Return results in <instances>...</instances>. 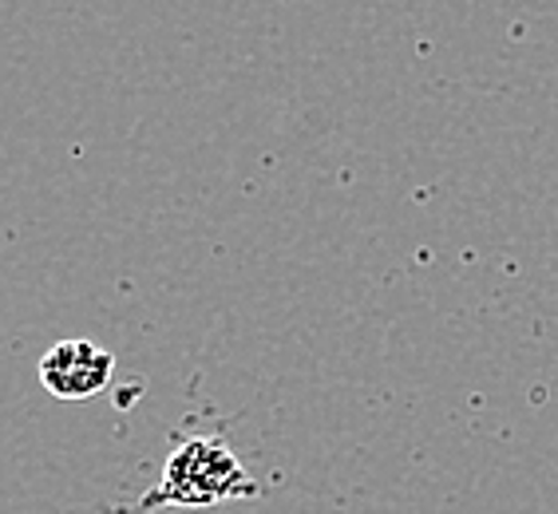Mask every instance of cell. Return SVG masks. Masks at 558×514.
I'll list each match as a JSON object with an SVG mask.
<instances>
[{
	"instance_id": "cell-1",
	"label": "cell",
	"mask_w": 558,
	"mask_h": 514,
	"mask_svg": "<svg viewBox=\"0 0 558 514\" xmlns=\"http://www.w3.org/2000/svg\"><path fill=\"white\" fill-rule=\"evenodd\" d=\"M254 494L258 482L250 479L234 451L215 436H198L171 451L159 487L147 494V506H215Z\"/></svg>"
},
{
	"instance_id": "cell-2",
	"label": "cell",
	"mask_w": 558,
	"mask_h": 514,
	"mask_svg": "<svg viewBox=\"0 0 558 514\" xmlns=\"http://www.w3.org/2000/svg\"><path fill=\"white\" fill-rule=\"evenodd\" d=\"M111 376H116V356L84 336L52 344L40 360V384L56 400H72V404L99 396L111 384Z\"/></svg>"
}]
</instances>
